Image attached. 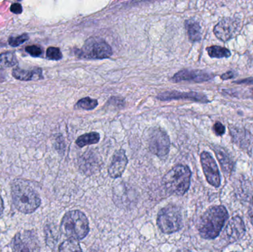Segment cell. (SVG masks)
<instances>
[{"instance_id":"6","label":"cell","mask_w":253,"mask_h":252,"mask_svg":"<svg viewBox=\"0 0 253 252\" xmlns=\"http://www.w3.org/2000/svg\"><path fill=\"white\" fill-rule=\"evenodd\" d=\"M157 225L164 234H173L181 229L182 217L176 206L169 205L158 213Z\"/></svg>"},{"instance_id":"13","label":"cell","mask_w":253,"mask_h":252,"mask_svg":"<svg viewBox=\"0 0 253 252\" xmlns=\"http://www.w3.org/2000/svg\"><path fill=\"white\" fill-rule=\"evenodd\" d=\"M128 160L124 149L117 150L113 156L111 165L108 168V174L112 179L121 177L127 165Z\"/></svg>"},{"instance_id":"27","label":"cell","mask_w":253,"mask_h":252,"mask_svg":"<svg viewBox=\"0 0 253 252\" xmlns=\"http://www.w3.org/2000/svg\"><path fill=\"white\" fill-rule=\"evenodd\" d=\"M10 10H11L12 13H15V14H19L22 12V5L19 3H13L10 7Z\"/></svg>"},{"instance_id":"28","label":"cell","mask_w":253,"mask_h":252,"mask_svg":"<svg viewBox=\"0 0 253 252\" xmlns=\"http://www.w3.org/2000/svg\"><path fill=\"white\" fill-rule=\"evenodd\" d=\"M249 217L250 219H251V223L253 225V199L252 202H251V206H250Z\"/></svg>"},{"instance_id":"18","label":"cell","mask_w":253,"mask_h":252,"mask_svg":"<svg viewBox=\"0 0 253 252\" xmlns=\"http://www.w3.org/2000/svg\"><path fill=\"white\" fill-rule=\"evenodd\" d=\"M100 140V136L96 132L86 133L80 136L76 141V144L80 147H84L87 145L96 144Z\"/></svg>"},{"instance_id":"32","label":"cell","mask_w":253,"mask_h":252,"mask_svg":"<svg viewBox=\"0 0 253 252\" xmlns=\"http://www.w3.org/2000/svg\"></svg>"},{"instance_id":"1","label":"cell","mask_w":253,"mask_h":252,"mask_svg":"<svg viewBox=\"0 0 253 252\" xmlns=\"http://www.w3.org/2000/svg\"><path fill=\"white\" fill-rule=\"evenodd\" d=\"M11 195L15 207L24 214L34 213L41 204L40 195L25 180L19 179L13 182Z\"/></svg>"},{"instance_id":"30","label":"cell","mask_w":253,"mask_h":252,"mask_svg":"<svg viewBox=\"0 0 253 252\" xmlns=\"http://www.w3.org/2000/svg\"><path fill=\"white\" fill-rule=\"evenodd\" d=\"M3 211H4V203H3L2 198L0 196V217L2 215Z\"/></svg>"},{"instance_id":"20","label":"cell","mask_w":253,"mask_h":252,"mask_svg":"<svg viewBox=\"0 0 253 252\" xmlns=\"http://www.w3.org/2000/svg\"><path fill=\"white\" fill-rule=\"evenodd\" d=\"M59 252H83L78 241L68 239L64 241L59 248Z\"/></svg>"},{"instance_id":"23","label":"cell","mask_w":253,"mask_h":252,"mask_svg":"<svg viewBox=\"0 0 253 252\" xmlns=\"http://www.w3.org/2000/svg\"><path fill=\"white\" fill-rule=\"evenodd\" d=\"M46 55H47V57L51 60H60L62 58V52L58 47H48Z\"/></svg>"},{"instance_id":"11","label":"cell","mask_w":253,"mask_h":252,"mask_svg":"<svg viewBox=\"0 0 253 252\" xmlns=\"http://www.w3.org/2000/svg\"><path fill=\"white\" fill-rule=\"evenodd\" d=\"M245 234V225L243 220L239 216L231 218L224 230V236L228 243L236 242L243 238Z\"/></svg>"},{"instance_id":"4","label":"cell","mask_w":253,"mask_h":252,"mask_svg":"<svg viewBox=\"0 0 253 252\" xmlns=\"http://www.w3.org/2000/svg\"><path fill=\"white\" fill-rule=\"evenodd\" d=\"M191 176V171L188 167L177 165L164 176L162 183L169 195L181 196L190 188Z\"/></svg>"},{"instance_id":"7","label":"cell","mask_w":253,"mask_h":252,"mask_svg":"<svg viewBox=\"0 0 253 252\" xmlns=\"http://www.w3.org/2000/svg\"><path fill=\"white\" fill-rule=\"evenodd\" d=\"M13 252H40V244L38 237L34 231L26 230L18 232L10 244Z\"/></svg>"},{"instance_id":"3","label":"cell","mask_w":253,"mask_h":252,"mask_svg":"<svg viewBox=\"0 0 253 252\" xmlns=\"http://www.w3.org/2000/svg\"><path fill=\"white\" fill-rule=\"evenodd\" d=\"M61 232L68 239L81 241L90 232L87 216L80 210H72L64 216L61 222Z\"/></svg>"},{"instance_id":"9","label":"cell","mask_w":253,"mask_h":252,"mask_svg":"<svg viewBox=\"0 0 253 252\" xmlns=\"http://www.w3.org/2000/svg\"><path fill=\"white\" fill-rule=\"evenodd\" d=\"M201 164L207 180L210 184L218 187L221 184V178L218 166L211 154L203 152L201 154Z\"/></svg>"},{"instance_id":"2","label":"cell","mask_w":253,"mask_h":252,"mask_svg":"<svg viewBox=\"0 0 253 252\" xmlns=\"http://www.w3.org/2000/svg\"><path fill=\"white\" fill-rule=\"evenodd\" d=\"M228 213L223 206H215L208 209L199 223V234L204 239H214L218 236L226 220Z\"/></svg>"},{"instance_id":"25","label":"cell","mask_w":253,"mask_h":252,"mask_svg":"<svg viewBox=\"0 0 253 252\" xmlns=\"http://www.w3.org/2000/svg\"><path fill=\"white\" fill-rule=\"evenodd\" d=\"M25 50L29 53L31 56L34 57H38L42 54L43 50L41 47L38 45L28 46L25 48Z\"/></svg>"},{"instance_id":"29","label":"cell","mask_w":253,"mask_h":252,"mask_svg":"<svg viewBox=\"0 0 253 252\" xmlns=\"http://www.w3.org/2000/svg\"><path fill=\"white\" fill-rule=\"evenodd\" d=\"M233 74L232 72H228L227 73L221 75V78L222 79H228V78H233Z\"/></svg>"},{"instance_id":"26","label":"cell","mask_w":253,"mask_h":252,"mask_svg":"<svg viewBox=\"0 0 253 252\" xmlns=\"http://www.w3.org/2000/svg\"><path fill=\"white\" fill-rule=\"evenodd\" d=\"M213 130L217 136H223L225 133V127L220 122L215 123L213 127Z\"/></svg>"},{"instance_id":"12","label":"cell","mask_w":253,"mask_h":252,"mask_svg":"<svg viewBox=\"0 0 253 252\" xmlns=\"http://www.w3.org/2000/svg\"><path fill=\"white\" fill-rule=\"evenodd\" d=\"M159 100L171 101L178 100V99H189V100L194 101V102H202V103H207L209 102L208 98L205 95L201 93H195V92H185L176 91V90H170V91H165L161 93L157 96Z\"/></svg>"},{"instance_id":"22","label":"cell","mask_w":253,"mask_h":252,"mask_svg":"<svg viewBox=\"0 0 253 252\" xmlns=\"http://www.w3.org/2000/svg\"><path fill=\"white\" fill-rule=\"evenodd\" d=\"M17 63L16 55L12 52L1 53L0 55V67L2 68H10L14 66Z\"/></svg>"},{"instance_id":"10","label":"cell","mask_w":253,"mask_h":252,"mask_svg":"<svg viewBox=\"0 0 253 252\" xmlns=\"http://www.w3.org/2000/svg\"><path fill=\"white\" fill-rule=\"evenodd\" d=\"M238 27L239 22L236 19L225 18L215 25L214 34L221 41H227L236 34Z\"/></svg>"},{"instance_id":"14","label":"cell","mask_w":253,"mask_h":252,"mask_svg":"<svg viewBox=\"0 0 253 252\" xmlns=\"http://www.w3.org/2000/svg\"><path fill=\"white\" fill-rule=\"evenodd\" d=\"M211 74L202 71H190V70H182L178 71L171 78L173 82L187 81L194 82H203L211 79Z\"/></svg>"},{"instance_id":"5","label":"cell","mask_w":253,"mask_h":252,"mask_svg":"<svg viewBox=\"0 0 253 252\" xmlns=\"http://www.w3.org/2000/svg\"><path fill=\"white\" fill-rule=\"evenodd\" d=\"M75 54L80 59H104L111 57L113 50L105 40L99 37H90L81 49L76 50Z\"/></svg>"},{"instance_id":"17","label":"cell","mask_w":253,"mask_h":252,"mask_svg":"<svg viewBox=\"0 0 253 252\" xmlns=\"http://www.w3.org/2000/svg\"><path fill=\"white\" fill-rule=\"evenodd\" d=\"M215 152L223 171L226 173H231L233 169V163L228 154L221 147H217L215 149Z\"/></svg>"},{"instance_id":"24","label":"cell","mask_w":253,"mask_h":252,"mask_svg":"<svg viewBox=\"0 0 253 252\" xmlns=\"http://www.w3.org/2000/svg\"><path fill=\"white\" fill-rule=\"evenodd\" d=\"M28 38H29L27 34H23L19 36L10 37L8 39V44L12 47H17L25 42L27 40H28Z\"/></svg>"},{"instance_id":"8","label":"cell","mask_w":253,"mask_h":252,"mask_svg":"<svg viewBox=\"0 0 253 252\" xmlns=\"http://www.w3.org/2000/svg\"><path fill=\"white\" fill-rule=\"evenodd\" d=\"M149 148L150 152L159 158H165L169 153V137L162 129L155 127L151 129L149 133Z\"/></svg>"},{"instance_id":"16","label":"cell","mask_w":253,"mask_h":252,"mask_svg":"<svg viewBox=\"0 0 253 252\" xmlns=\"http://www.w3.org/2000/svg\"><path fill=\"white\" fill-rule=\"evenodd\" d=\"M185 27L187 28V35L190 41H200L202 38V33H201V27L194 19H188L185 22Z\"/></svg>"},{"instance_id":"31","label":"cell","mask_w":253,"mask_h":252,"mask_svg":"<svg viewBox=\"0 0 253 252\" xmlns=\"http://www.w3.org/2000/svg\"></svg>"},{"instance_id":"15","label":"cell","mask_w":253,"mask_h":252,"mask_svg":"<svg viewBox=\"0 0 253 252\" xmlns=\"http://www.w3.org/2000/svg\"><path fill=\"white\" fill-rule=\"evenodd\" d=\"M13 75L16 79L20 81H32L43 78L42 71L40 68L33 70H23L19 68L13 69Z\"/></svg>"},{"instance_id":"21","label":"cell","mask_w":253,"mask_h":252,"mask_svg":"<svg viewBox=\"0 0 253 252\" xmlns=\"http://www.w3.org/2000/svg\"><path fill=\"white\" fill-rule=\"evenodd\" d=\"M98 101L90 97L83 98L78 101L75 105L76 109L91 110L97 107Z\"/></svg>"},{"instance_id":"19","label":"cell","mask_w":253,"mask_h":252,"mask_svg":"<svg viewBox=\"0 0 253 252\" xmlns=\"http://www.w3.org/2000/svg\"><path fill=\"white\" fill-rule=\"evenodd\" d=\"M207 51L211 58H218V59L228 58L231 55V53L228 49L220 47V46H211L207 48Z\"/></svg>"}]
</instances>
